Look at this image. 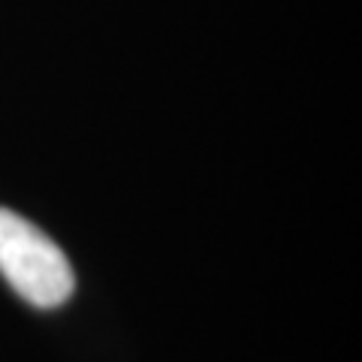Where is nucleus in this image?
Masks as SVG:
<instances>
[{
    "label": "nucleus",
    "mask_w": 362,
    "mask_h": 362,
    "mask_svg": "<svg viewBox=\"0 0 362 362\" xmlns=\"http://www.w3.org/2000/svg\"><path fill=\"white\" fill-rule=\"evenodd\" d=\"M0 275L33 308H58L73 296L66 254L28 218L0 209Z\"/></svg>",
    "instance_id": "obj_1"
}]
</instances>
